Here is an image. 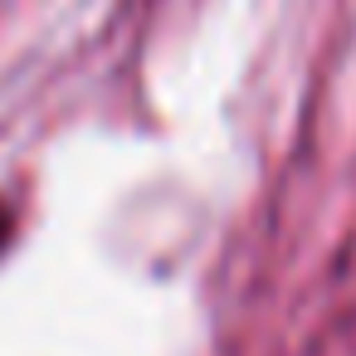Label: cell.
<instances>
[{"instance_id": "1", "label": "cell", "mask_w": 356, "mask_h": 356, "mask_svg": "<svg viewBox=\"0 0 356 356\" xmlns=\"http://www.w3.org/2000/svg\"><path fill=\"white\" fill-rule=\"evenodd\" d=\"M6 239H10V215H6V205H0V249H6Z\"/></svg>"}]
</instances>
